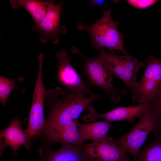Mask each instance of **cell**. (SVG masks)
I'll return each instance as SVG.
<instances>
[{
  "instance_id": "8",
  "label": "cell",
  "mask_w": 161,
  "mask_h": 161,
  "mask_svg": "<svg viewBox=\"0 0 161 161\" xmlns=\"http://www.w3.org/2000/svg\"><path fill=\"white\" fill-rule=\"evenodd\" d=\"M55 57L58 62L56 78L61 85L65 88H73L86 93L89 97L98 95L92 91L88 81H83L72 66L71 59L65 50L57 52Z\"/></svg>"
},
{
  "instance_id": "4",
  "label": "cell",
  "mask_w": 161,
  "mask_h": 161,
  "mask_svg": "<svg viewBox=\"0 0 161 161\" xmlns=\"http://www.w3.org/2000/svg\"><path fill=\"white\" fill-rule=\"evenodd\" d=\"M144 61V72L132 94V102L149 105L161 91V58L150 55Z\"/></svg>"
},
{
  "instance_id": "10",
  "label": "cell",
  "mask_w": 161,
  "mask_h": 161,
  "mask_svg": "<svg viewBox=\"0 0 161 161\" xmlns=\"http://www.w3.org/2000/svg\"><path fill=\"white\" fill-rule=\"evenodd\" d=\"M83 151L91 161H120L129 157L115 139L108 135L103 139L84 144Z\"/></svg>"
},
{
  "instance_id": "18",
  "label": "cell",
  "mask_w": 161,
  "mask_h": 161,
  "mask_svg": "<svg viewBox=\"0 0 161 161\" xmlns=\"http://www.w3.org/2000/svg\"><path fill=\"white\" fill-rule=\"evenodd\" d=\"M23 77L16 79H10L1 75L0 76V100L1 103L4 106L11 92L14 89L18 88L15 84L16 81H22Z\"/></svg>"
},
{
  "instance_id": "15",
  "label": "cell",
  "mask_w": 161,
  "mask_h": 161,
  "mask_svg": "<svg viewBox=\"0 0 161 161\" xmlns=\"http://www.w3.org/2000/svg\"><path fill=\"white\" fill-rule=\"evenodd\" d=\"M83 145H63L56 151H50L45 154L41 152V161H82L84 157Z\"/></svg>"
},
{
  "instance_id": "24",
  "label": "cell",
  "mask_w": 161,
  "mask_h": 161,
  "mask_svg": "<svg viewBox=\"0 0 161 161\" xmlns=\"http://www.w3.org/2000/svg\"><path fill=\"white\" fill-rule=\"evenodd\" d=\"M129 157H128L124 159H123L120 161H129Z\"/></svg>"
},
{
  "instance_id": "21",
  "label": "cell",
  "mask_w": 161,
  "mask_h": 161,
  "mask_svg": "<svg viewBox=\"0 0 161 161\" xmlns=\"http://www.w3.org/2000/svg\"><path fill=\"white\" fill-rule=\"evenodd\" d=\"M104 0H90V2L91 4L93 5H102L105 2Z\"/></svg>"
},
{
  "instance_id": "23",
  "label": "cell",
  "mask_w": 161,
  "mask_h": 161,
  "mask_svg": "<svg viewBox=\"0 0 161 161\" xmlns=\"http://www.w3.org/2000/svg\"><path fill=\"white\" fill-rule=\"evenodd\" d=\"M82 161H91L89 159H88L84 155V157Z\"/></svg>"
},
{
  "instance_id": "6",
  "label": "cell",
  "mask_w": 161,
  "mask_h": 161,
  "mask_svg": "<svg viewBox=\"0 0 161 161\" xmlns=\"http://www.w3.org/2000/svg\"><path fill=\"white\" fill-rule=\"evenodd\" d=\"M160 122L159 119L150 111L140 117L134 127L124 136L115 139V142L135 160L140 148L149 134L155 130Z\"/></svg>"
},
{
  "instance_id": "2",
  "label": "cell",
  "mask_w": 161,
  "mask_h": 161,
  "mask_svg": "<svg viewBox=\"0 0 161 161\" xmlns=\"http://www.w3.org/2000/svg\"><path fill=\"white\" fill-rule=\"evenodd\" d=\"M111 11V8L105 11L102 17L92 24L79 22L77 27L88 32L91 39V45L95 49H107L111 52L115 50L128 55L124 47L123 36L117 28L119 23L112 20Z\"/></svg>"
},
{
  "instance_id": "11",
  "label": "cell",
  "mask_w": 161,
  "mask_h": 161,
  "mask_svg": "<svg viewBox=\"0 0 161 161\" xmlns=\"http://www.w3.org/2000/svg\"><path fill=\"white\" fill-rule=\"evenodd\" d=\"M87 110L88 114L83 118V120L85 122L94 121L98 118H101L111 122L126 120L130 123H133L136 118L139 117L151 111L149 104H141L118 107L103 114L98 113L94 107L91 105Z\"/></svg>"
},
{
  "instance_id": "22",
  "label": "cell",
  "mask_w": 161,
  "mask_h": 161,
  "mask_svg": "<svg viewBox=\"0 0 161 161\" xmlns=\"http://www.w3.org/2000/svg\"><path fill=\"white\" fill-rule=\"evenodd\" d=\"M155 131H161V122H160L157 126Z\"/></svg>"
},
{
  "instance_id": "14",
  "label": "cell",
  "mask_w": 161,
  "mask_h": 161,
  "mask_svg": "<svg viewBox=\"0 0 161 161\" xmlns=\"http://www.w3.org/2000/svg\"><path fill=\"white\" fill-rule=\"evenodd\" d=\"M12 6L17 10L20 7L26 9L34 21L35 25H38L45 17L49 7L53 4L54 0H11Z\"/></svg>"
},
{
  "instance_id": "17",
  "label": "cell",
  "mask_w": 161,
  "mask_h": 161,
  "mask_svg": "<svg viewBox=\"0 0 161 161\" xmlns=\"http://www.w3.org/2000/svg\"><path fill=\"white\" fill-rule=\"evenodd\" d=\"M135 161H161V137L139 151Z\"/></svg>"
},
{
  "instance_id": "20",
  "label": "cell",
  "mask_w": 161,
  "mask_h": 161,
  "mask_svg": "<svg viewBox=\"0 0 161 161\" xmlns=\"http://www.w3.org/2000/svg\"><path fill=\"white\" fill-rule=\"evenodd\" d=\"M156 0H128L126 1L134 7L140 9H145L157 3Z\"/></svg>"
},
{
  "instance_id": "12",
  "label": "cell",
  "mask_w": 161,
  "mask_h": 161,
  "mask_svg": "<svg viewBox=\"0 0 161 161\" xmlns=\"http://www.w3.org/2000/svg\"><path fill=\"white\" fill-rule=\"evenodd\" d=\"M78 120H75L60 128L44 131L49 143H59L63 145L83 146L78 127Z\"/></svg>"
},
{
  "instance_id": "13",
  "label": "cell",
  "mask_w": 161,
  "mask_h": 161,
  "mask_svg": "<svg viewBox=\"0 0 161 161\" xmlns=\"http://www.w3.org/2000/svg\"><path fill=\"white\" fill-rule=\"evenodd\" d=\"M1 139L4 140V145L10 146L13 151V155L21 146L24 145L29 148L32 143V137L26 130L22 129L21 121L17 117L11 120L9 126L2 131Z\"/></svg>"
},
{
  "instance_id": "16",
  "label": "cell",
  "mask_w": 161,
  "mask_h": 161,
  "mask_svg": "<svg viewBox=\"0 0 161 161\" xmlns=\"http://www.w3.org/2000/svg\"><path fill=\"white\" fill-rule=\"evenodd\" d=\"M112 122L105 120L88 123H78V127L82 140L93 141L103 139L107 134Z\"/></svg>"
},
{
  "instance_id": "19",
  "label": "cell",
  "mask_w": 161,
  "mask_h": 161,
  "mask_svg": "<svg viewBox=\"0 0 161 161\" xmlns=\"http://www.w3.org/2000/svg\"><path fill=\"white\" fill-rule=\"evenodd\" d=\"M151 111L161 122V91L157 97L149 104Z\"/></svg>"
},
{
  "instance_id": "5",
  "label": "cell",
  "mask_w": 161,
  "mask_h": 161,
  "mask_svg": "<svg viewBox=\"0 0 161 161\" xmlns=\"http://www.w3.org/2000/svg\"><path fill=\"white\" fill-rule=\"evenodd\" d=\"M95 58L105 61L110 67L114 76L125 83L131 93H133L138 82L137 75L140 69L144 66V61L139 62L129 54L117 55L112 52L103 49L99 50L98 54Z\"/></svg>"
},
{
  "instance_id": "9",
  "label": "cell",
  "mask_w": 161,
  "mask_h": 161,
  "mask_svg": "<svg viewBox=\"0 0 161 161\" xmlns=\"http://www.w3.org/2000/svg\"><path fill=\"white\" fill-rule=\"evenodd\" d=\"M64 3L62 1L57 4H53L49 8L42 21L38 25H33L32 30L38 33L40 35L39 40L42 43L50 41L54 44L59 41V35L66 32V29L60 24L62 7Z\"/></svg>"
},
{
  "instance_id": "7",
  "label": "cell",
  "mask_w": 161,
  "mask_h": 161,
  "mask_svg": "<svg viewBox=\"0 0 161 161\" xmlns=\"http://www.w3.org/2000/svg\"><path fill=\"white\" fill-rule=\"evenodd\" d=\"M44 57H38L39 68L33 94L32 102L26 131L32 137L39 134L44 127L45 120L44 113L46 92L42 79V67Z\"/></svg>"
},
{
  "instance_id": "3",
  "label": "cell",
  "mask_w": 161,
  "mask_h": 161,
  "mask_svg": "<svg viewBox=\"0 0 161 161\" xmlns=\"http://www.w3.org/2000/svg\"><path fill=\"white\" fill-rule=\"evenodd\" d=\"M72 50L84 60L85 63L82 66V74L86 77L90 86H95L101 89L111 102L118 103L127 92L114 86L113 82L114 76L110 66L101 59L87 57L75 47Z\"/></svg>"
},
{
  "instance_id": "1",
  "label": "cell",
  "mask_w": 161,
  "mask_h": 161,
  "mask_svg": "<svg viewBox=\"0 0 161 161\" xmlns=\"http://www.w3.org/2000/svg\"><path fill=\"white\" fill-rule=\"evenodd\" d=\"M87 95L72 87L61 89L56 87L46 91L45 100L49 113L44 131L60 128L78 120L93 102L100 98L99 95L87 97Z\"/></svg>"
}]
</instances>
